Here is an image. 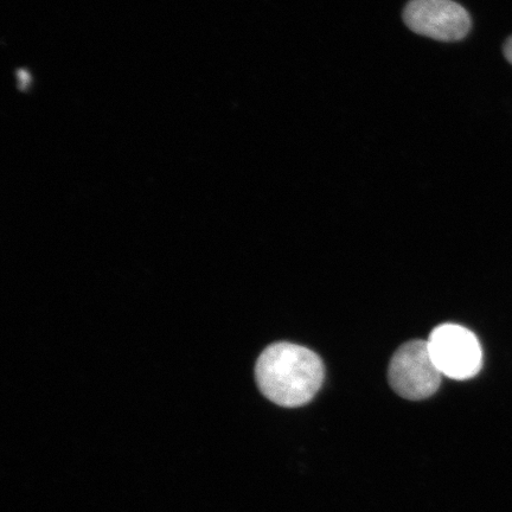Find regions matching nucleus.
Listing matches in <instances>:
<instances>
[{"label":"nucleus","instance_id":"nucleus-1","mask_svg":"<svg viewBox=\"0 0 512 512\" xmlns=\"http://www.w3.org/2000/svg\"><path fill=\"white\" fill-rule=\"evenodd\" d=\"M256 383L266 398L283 407L306 405L324 381V364L316 352L292 343H275L262 351Z\"/></svg>","mask_w":512,"mask_h":512},{"label":"nucleus","instance_id":"nucleus-2","mask_svg":"<svg viewBox=\"0 0 512 512\" xmlns=\"http://www.w3.org/2000/svg\"><path fill=\"white\" fill-rule=\"evenodd\" d=\"M427 343L435 366L450 379H471L482 369L483 350L478 338L462 325L438 326Z\"/></svg>","mask_w":512,"mask_h":512},{"label":"nucleus","instance_id":"nucleus-3","mask_svg":"<svg viewBox=\"0 0 512 512\" xmlns=\"http://www.w3.org/2000/svg\"><path fill=\"white\" fill-rule=\"evenodd\" d=\"M390 386L407 400L430 398L440 387L441 376L427 341H411L395 352L389 366Z\"/></svg>","mask_w":512,"mask_h":512},{"label":"nucleus","instance_id":"nucleus-4","mask_svg":"<svg viewBox=\"0 0 512 512\" xmlns=\"http://www.w3.org/2000/svg\"><path fill=\"white\" fill-rule=\"evenodd\" d=\"M403 21L415 34L440 42H457L469 34V12L453 0H411Z\"/></svg>","mask_w":512,"mask_h":512},{"label":"nucleus","instance_id":"nucleus-5","mask_svg":"<svg viewBox=\"0 0 512 512\" xmlns=\"http://www.w3.org/2000/svg\"><path fill=\"white\" fill-rule=\"evenodd\" d=\"M504 54L507 56L508 61L512 64V37L505 43Z\"/></svg>","mask_w":512,"mask_h":512}]
</instances>
